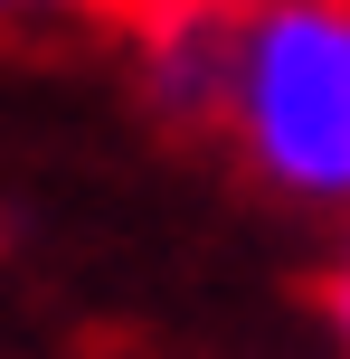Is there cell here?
<instances>
[{
  "label": "cell",
  "instance_id": "1",
  "mask_svg": "<svg viewBox=\"0 0 350 359\" xmlns=\"http://www.w3.org/2000/svg\"><path fill=\"white\" fill-rule=\"evenodd\" d=\"M227 142L294 198H350V0H275L237 19Z\"/></svg>",
  "mask_w": 350,
  "mask_h": 359
},
{
  "label": "cell",
  "instance_id": "2",
  "mask_svg": "<svg viewBox=\"0 0 350 359\" xmlns=\"http://www.w3.org/2000/svg\"><path fill=\"white\" fill-rule=\"evenodd\" d=\"M48 19H86V29H123L142 19V0H0V29H48Z\"/></svg>",
  "mask_w": 350,
  "mask_h": 359
},
{
  "label": "cell",
  "instance_id": "3",
  "mask_svg": "<svg viewBox=\"0 0 350 359\" xmlns=\"http://www.w3.org/2000/svg\"><path fill=\"white\" fill-rule=\"evenodd\" d=\"M313 293H322V322H332V341L350 350V246L332 255V274H322V284H313Z\"/></svg>",
  "mask_w": 350,
  "mask_h": 359
},
{
  "label": "cell",
  "instance_id": "4",
  "mask_svg": "<svg viewBox=\"0 0 350 359\" xmlns=\"http://www.w3.org/2000/svg\"><path fill=\"white\" fill-rule=\"evenodd\" d=\"M161 10H237V19H246V10H275V0H142V19H133V38H142V29H152Z\"/></svg>",
  "mask_w": 350,
  "mask_h": 359
}]
</instances>
